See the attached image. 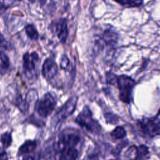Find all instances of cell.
I'll return each instance as SVG.
<instances>
[{
  "label": "cell",
  "instance_id": "cell-1",
  "mask_svg": "<svg viewBox=\"0 0 160 160\" xmlns=\"http://www.w3.org/2000/svg\"><path fill=\"white\" fill-rule=\"evenodd\" d=\"M116 81L119 91V99L124 102L129 103L132 99L134 81L129 76L121 75L116 78Z\"/></svg>",
  "mask_w": 160,
  "mask_h": 160
},
{
  "label": "cell",
  "instance_id": "cell-2",
  "mask_svg": "<svg viewBox=\"0 0 160 160\" xmlns=\"http://www.w3.org/2000/svg\"><path fill=\"white\" fill-rule=\"evenodd\" d=\"M76 122L80 126L92 133H98L101 130L99 124L92 118V114L87 107H85L77 116Z\"/></svg>",
  "mask_w": 160,
  "mask_h": 160
},
{
  "label": "cell",
  "instance_id": "cell-3",
  "mask_svg": "<svg viewBox=\"0 0 160 160\" xmlns=\"http://www.w3.org/2000/svg\"><path fill=\"white\" fill-rule=\"evenodd\" d=\"M56 104V101L53 96L50 93H46L37 102L36 110L41 117L45 118L49 116Z\"/></svg>",
  "mask_w": 160,
  "mask_h": 160
},
{
  "label": "cell",
  "instance_id": "cell-4",
  "mask_svg": "<svg viewBox=\"0 0 160 160\" xmlns=\"http://www.w3.org/2000/svg\"><path fill=\"white\" fill-rule=\"evenodd\" d=\"M139 125L141 131L151 137L160 134V119L158 118H144Z\"/></svg>",
  "mask_w": 160,
  "mask_h": 160
},
{
  "label": "cell",
  "instance_id": "cell-5",
  "mask_svg": "<svg viewBox=\"0 0 160 160\" xmlns=\"http://www.w3.org/2000/svg\"><path fill=\"white\" fill-rule=\"evenodd\" d=\"M78 98L76 96L71 97L57 112L55 118L58 121H61L66 119L72 114L77 105Z\"/></svg>",
  "mask_w": 160,
  "mask_h": 160
},
{
  "label": "cell",
  "instance_id": "cell-6",
  "mask_svg": "<svg viewBox=\"0 0 160 160\" xmlns=\"http://www.w3.org/2000/svg\"><path fill=\"white\" fill-rule=\"evenodd\" d=\"M36 52H26L23 56V68L27 76H31L36 69V64L38 61Z\"/></svg>",
  "mask_w": 160,
  "mask_h": 160
},
{
  "label": "cell",
  "instance_id": "cell-7",
  "mask_svg": "<svg viewBox=\"0 0 160 160\" xmlns=\"http://www.w3.org/2000/svg\"><path fill=\"white\" fill-rule=\"evenodd\" d=\"M58 72V66L51 59H46L42 65V73L44 78L48 79L53 78Z\"/></svg>",
  "mask_w": 160,
  "mask_h": 160
},
{
  "label": "cell",
  "instance_id": "cell-8",
  "mask_svg": "<svg viewBox=\"0 0 160 160\" xmlns=\"http://www.w3.org/2000/svg\"><path fill=\"white\" fill-rule=\"evenodd\" d=\"M56 32L58 37L61 42H65L68 35V28L66 21L61 19L57 24Z\"/></svg>",
  "mask_w": 160,
  "mask_h": 160
},
{
  "label": "cell",
  "instance_id": "cell-9",
  "mask_svg": "<svg viewBox=\"0 0 160 160\" xmlns=\"http://www.w3.org/2000/svg\"><path fill=\"white\" fill-rule=\"evenodd\" d=\"M78 155V151L72 147H67L61 152L60 160H76Z\"/></svg>",
  "mask_w": 160,
  "mask_h": 160
},
{
  "label": "cell",
  "instance_id": "cell-10",
  "mask_svg": "<svg viewBox=\"0 0 160 160\" xmlns=\"http://www.w3.org/2000/svg\"><path fill=\"white\" fill-rule=\"evenodd\" d=\"M61 140L64 143V144L66 145V148H74V146H76L79 142L80 139L79 137L75 134H68L64 136L61 139Z\"/></svg>",
  "mask_w": 160,
  "mask_h": 160
},
{
  "label": "cell",
  "instance_id": "cell-11",
  "mask_svg": "<svg viewBox=\"0 0 160 160\" xmlns=\"http://www.w3.org/2000/svg\"><path fill=\"white\" fill-rule=\"evenodd\" d=\"M149 158V151L148 148L141 145L135 148V160H146Z\"/></svg>",
  "mask_w": 160,
  "mask_h": 160
},
{
  "label": "cell",
  "instance_id": "cell-12",
  "mask_svg": "<svg viewBox=\"0 0 160 160\" xmlns=\"http://www.w3.org/2000/svg\"><path fill=\"white\" fill-rule=\"evenodd\" d=\"M36 146V143L35 141H28L25 142L19 149V154L28 153L33 151Z\"/></svg>",
  "mask_w": 160,
  "mask_h": 160
},
{
  "label": "cell",
  "instance_id": "cell-13",
  "mask_svg": "<svg viewBox=\"0 0 160 160\" xmlns=\"http://www.w3.org/2000/svg\"><path fill=\"white\" fill-rule=\"evenodd\" d=\"M114 1L122 6L130 7V8L139 6L143 2V0H114Z\"/></svg>",
  "mask_w": 160,
  "mask_h": 160
},
{
  "label": "cell",
  "instance_id": "cell-14",
  "mask_svg": "<svg viewBox=\"0 0 160 160\" xmlns=\"http://www.w3.org/2000/svg\"><path fill=\"white\" fill-rule=\"evenodd\" d=\"M25 31L28 36L33 40H37L39 37L38 32L34 26L32 24H28L25 27Z\"/></svg>",
  "mask_w": 160,
  "mask_h": 160
},
{
  "label": "cell",
  "instance_id": "cell-15",
  "mask_svg": "<svg viewBox=\"0 0 160 160\" xmlns=\"http://www.w3.org/2000/svg\"><path fill=\"white\" fill-rule=\"evenodd\" d=\"M126 135V131L122 126L116 127L111 133V136L115 139H121Z\"/></svg>",
  "mask_w": 160,
  "mask_h": 160
},
{
  "label": "cell",
  "instance_id": "cell-16",
  "mask_svg": "<svg viewBox=\"0 0 160 160\" xmlns=\"http://www.w3.org/2000/svg\"><path fill=\"white\" fill-rule=\"evenodd\" d=\"M1 141L4 148H8L11 145L12 142V138L11 134L8 132L2 134L1 137Z\"/></svg>",
  "mask_w": 160,
  "mask_h": 160
},
{
  "label": "cell",
  "instance_id": "cell-17",
  "mask_svg": "<svg viewBox=\"0 0 160 160\" xmlns=\"http://www.w3.org/2000/svg\"><path fill=\"white\" fill-rule=\"evenodd\" d=\"M9 66V60L8 57L2 51H0V68L6 69Z\"/></svg>",
  "mask_w": 160,
  "mask_h": 160
},
{
  "label": "cell",
  "instance_id": "cell-18",
  "mask_svg": "<svg viewBox=\"0 0 160 160\" xmlns=\"http://www.w3.org/2000/svg\"><path fill=\"white\" fill-rule=\"evenodd\" d=\"M69 65V60L68 58L65 55L62 56L61 58V62H60L61 68L63 69H67Z\"/></svg>",
  "mask_w": 160,
  "mask_h": 160
},
{
  "label": "cell",
  "instance_id": "cell-19",
  "mask_svg": "<svg viewBox=\"0 0 160 160\" xmlns=\"http://www.w3.org/2000/svg\"><path fill=\"white\" fill-rule=\"evenodd\" d=\"M8 157L6 151L0 148V160H8Z\"/></svg>",
  "mask_w": 160,
  "mask_h": 160
},
{
  "label": "cell",
  "instance_id": "cell-20",
  "mask_svg": "<svg viewBox=\"0 0 160 160\" xmlns=\"http://www.w3.org/2000/svg\"><path fill=\"white\" fill-rule=\"evenodd\" d=\"M88 160H98V158L96 155H92V156L89 157Z\"/></svg>",
  "mask_w": 160,
  "mask_h": 160
},
{
  "label": "cell",
  "instance_id": "cell-21",
  "mask_svg": "<svg viewBox=\"0 0 160 160\" xmlns=\"http://www.w3.org/2000/svg\"><path fill=\"white\" fill-rule=\"evenodd\" d=\"M22 160H35V159H34V158L33 156H29L24 157Z\"/></svg>",
  "mask_w": 160,
  "mask_h": 160
},
{
  "label": "cell",
  "instance_id": "cell-22",
  "mask_svg": "<svg viewBox=\"0 0 160 160\" xmlns=\"http://www.w3.org/2000/svg\"><path fill=\"white\" fill-rule=\"evenodd\" d=\"M157 118H158L159 119H160V110H159V112H158V117Z\"/></svg>",
  "mask_w": 160,
  "mask_h": 160
},
{
  "label": "cell",
  "instance_id": "cell-23",
  "mask_svg": "<svg viewBox=\"0 0 160 160\" xmlns=\"http://www.w3.org/2000/svg\"><path fill=\"white\" fill-rule=\"evenodd\" d=\"M40 1L41 2V3H42V4H44V3L45 2L46 0H40Z\"/></svg>",
  "mask_w": 160,
  "mask_h": 160
},
{
  "label": "cell",
  "instance_id": "cell-24",
  "mask_svg": "<svg viewBox=\"0 0 160 160\" xmlns=\"http://www.w3.org/2000/svg\"><path fill=\"white\" fill-rule=\"evenodd\" d=\"M2 39V37H1V34H0V40ZM1 41H2V40H1Z\"/></svg>",
  "mask_w": 160,
  "mask_h": 160
},
{
  "label": "cell",
  "instance_id": "cell-25",
  "mask_svg": "<svg viewBox=\"0 0 160 160\" xmlns=\"http://www.w3.org/2000/svg\"><path fill=\"white\" fill-rule=\"evenodd\" d=\"M17 1H21V0H17Z\"/></svg>",
  "mask_w": 160,
  "mask_h": 160
}]
</instances>
